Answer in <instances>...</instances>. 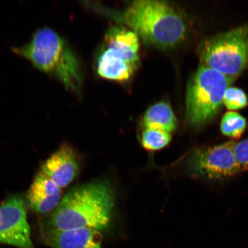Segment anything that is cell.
<instances>
[{"label": "cell", "instance_id": "9", "mask_svg": "<svg viewBox=\"0 0 248 248\" xmlns=\"http://www.w3.org/2000/svg\"><path fill=\"white\" fill-rule=\"evenodd\" d=\"M26 199L30 209L39 214L51 213L62 200L61 188L41 171L33 179Z\"/></svg>", "mask_w": 248, "mask_h": 248}, {"label": "cell", "instance_id": "3", "mask_svg": "<svg viewBox=\"0 0 248 248\" xmlns=\"http://www.w3.org/2000/svg\"><path fill=\"white\" fill-rule=\"evenodd\" d=\"M37 69L60 80L65 88L78 92L81 88L82 73L78 58L65 40L51 28H40L29 42L13 48Z\"/></svg>", "mask_w": 248, "mask_h": 248}, {"label": "cell", "instance_id": "5", "mask_svg": "<svg viewBox=\"0 0 248 248\" xmlns=\"http://www.w3.org/2000/svg\"><path fill=\"white\" fill-rule=\"evenodd\" d=\"M198 52L201 65L235 78L248 64V24L204 40Z\"/></svg>", "mask_w": 248, "mask_h": 248}, {"label": "cell", "instance_id": "12", "mask_svg": "<svg viewBox=\"0 0 248 248\" xmlns=\"http://www.w3.org/2000/svg\"><path fill=\"white\" fill-rule=\"evenodd\" d=\"M136 69L137 67L128 63L116 52L107 46L98 58L97 73L105 79L125 82L131 78Z\"/></svg>", "mask_w": 248, "mask_h": 248}, {"label": "cell", "instance_id": "15", "mask_svg": "<svg viewBox=\"0 0 248 248\" xmlns=\"http://www.w3.org/2000/svg\"><path fill=\"white\" fill-rule=\"evenodd\" d=\"M247 121L239 113L228 111L223 116L221 131L223 134L231 138L237 139L243 134L247 127Z\"/></svg>", "mask_w": 248, "mask_h": 248}, {"label": "cell", "instance_id": "6", "mask_svg": "<svg viewBox=\"0 0 248 248\" xmlns=\"http://www.w3.org/2000/svg\"><path fill=\"white\" fill-rule=\"evenodd\" d=\"M235 142L195 149L186 160L188 173L197 177L219 179L241 171L234 154Z\"/></svg>", "mask_w": 248, "mask_h": 248}, {"label": "cell", "instance_id": "17", "mask_svg": "<svg viewBox=\"0 0 248 248\" xmlns=\"http://www.w3.org/2000/svg\"><path fill=\"white\" fill-rule=\"evenodd\" d=\"M234 154L240 170H248V139L235 142Z\"/></svg>", "mask_w": 248, "mask_h": 248}, {"label": "cell", "instance_id": "11", "mask_svg": "<svg viewBox=\"0 0 248 248\" xmlns=\"http://www.w3.org/2000/svg\"><path fill=\"white\" fill-rule=\"evenodd\" d=\"M139 37L134 31L124 27H113L108 30L105 42L128 63L136 67L139 61Z\"/></svg>", "mask_w": 248, "mask_h": 248}, {"label": "cell", "instance_id": "13", "mask_svg": "<svg viewBox=\"0 0 248 248\" xmlns=\"http://www.w3.org/2000/svg\"><path fill=\"white\" fill-rule=\"evenodd\" d=\"M145 128L161 130L171 133L177 128V120L170 105L158 102L149 108L142 118Z\"/></svg>", "mask_w": 248, "mask_h": 248}, {"label": "cell", "instance_id": "7", "mask_svg": "<svg viewBox=\"0 0 248 248\" xmlns=\"http://www.w3.org/2000/svg\"><path fill=\"white\" fill-rule=\"evenodd\" d=\"M26 201L12 195L0 204V244L19 248H35L27 221Z\"/></svg>", "mask_w": 248, "mask_h": 248}, {"label": "cell", "instance_id": "4", "mask_svg": "<svg viewBox=\"0 0 248 248\" xmlns=\"http://www.w3.org/2000/svg\"><path fill=\"white\" fill-rule=\"evenodd\" d=\"M234 78L203 65L192 76L186 99V119L190 125L200 128L210 123L218 114L226 89Z\"/></svg>", "mask_w": 248, "mask_h": 248}, {"label": "cell", "instance_id": "10", "mask_svg": "<svg viewBox=\"0 0 248 248\" xmlns=\"http://www.w3.org/2000/svg\"><path fill=\"white\" fill-rule=\"evenodd\" d=\"M46 246L53 248H102L100 231L89 228L42 232Z\"/></svg>", "mask_w": 248, "mask_h": 248}, {"label": "cell", "instance_id": "2", "mask_svg": "<svg viewBox=\"0 0 248 248\" xmlns=\"http://www.w3.org/2000/svg\"><path fill=\"white\" fill-rule=\"evenodd\" d=\"M113 17L131 28L148 44L168 49L185 38L187 25L184 16L169 2L158 0L133 1Z\"/></svg>", "mask_w": 248, "mask_h": 248}, {"label": "cell", "instance_id": "1", "mask_svg": "<svg viewBox=\"0 0 248 248\" xmlns=\"http://www.w3.org/2000/svg\"><path fill=\"white\" fill-rule=\"evenodd\" d=\"M114 194L107 181H95L71 189L43 220L40 231L83 228L106 230L110 225Z\"/></svg>", "mask_w": 248, "mask_h": 248}, {"label": "cell", "instance_id": "14", "mask_svg": "<svg viewBox=\"0 0 248 248\" xmlns=\"http://www.w3.org/2000/svg\"><path fill=\"white\" fill-rule=\"evenodd\" d=\"M172 136L170 133L159 129L145 128L142 133V146L149 151L162 150L170 144Z\"/></svg>", "mask_w": 248, "mask_h": 248}, {"label": "cell", "instance_id": "8", "mask_svg": "<svg viewBox=\"0 0 248 248\" xmlns=\"http://www.w3.org/2000/svg\"><path fill=\"white\" fill-rule=\"evenodd\" d=\"M79 167L76 152L70 145L64 143L43 164L40 171L62 188L67 187L76 179Z\"/></svg>", "mask_w": 248, "mask_h": 248}, {"label": "cell", "instance_id": "16", "mask_svg": "<svg viewBox=\"0 0 248 248\" xmlns=\"http://www.w3.org/2000/svg\"><path fill=\"white\" fill-rule=\"evenodd\" d=\"M223 104L229 110L240 109L248 105L247 96L243 90L229 87L225 93Z\"/></svg>", "mask_w": 248, "mask_h": 248}]
</instances>
